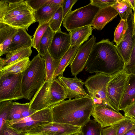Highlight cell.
Masks as SVG:
<instances>
[{"instance_id": "6da1fadb", "label": "cell", "mask_w": 135, "mask_h": 135, "mask_svg": "<svg viewBox=\"0 0 135 135\" xmlns=\"http://www.w3.org/2000/svg\"><path fill=\"white\" fill-rule=\"evenodd\" d=\"M125 64L116 45L108 39L95 43L87 60L85 70L90 73L112 75L124 69Z\"/></svg>"}, {"instance_id": "7a4b0ae2", "label": "cell", "mask_w": 135, "mask_h": 135, "mask_svg": "<svg viewBox=\"0 0 135 135\" xmlns=\"http://www.w3.org/2000/svg\"><path fill=\"white\" fill-rule=\"evenodd\" d=\"M94 107L91 97L64 100L50 107L52 122L82 127L90 119Z\"/></svg>"}, {"instance_id": "3957f363", "label": "cell", "mask_w": 135, "mask_h": 135, "mask_svg": "<svg viewBox=\"0 0 135 135\" xmlns=\"http://www.w3.org/2000/svg\"><path fill=\"white\" fill-rule=\"evenodd\" d=\"M22 89L24 98L30 101L43 85L46 74L44 57L38 54L22 73Z\"/></svg>"}, {"instance_id": "277c9868", "label": "cell", "mask_w": 135, "mask_h": 135, "mask_svg": "<svg viewBox=\"0 0 135 135\" xmlns=\"http://www.w3.org/2000/svg\"><path fill=\"white\" fill-rule=\"evenodd\" d=\"M110 76L96 73L89 77L84 82L94 105H100L113 110L108 102L106 93L107 86Z\"/></svg>"}, {"instance_id": "5b68a950", "label": "cell", "mask_w": 135, "mask_h": 135, "mask_svg": "<svg viewBox=\"0 0 135 135\" xmlns=\"http://www.w3.org/2000/svg\"><path fill=\"white\" fill-rule=\"evenodd\" d=\"M98 7L90 3L84 6L71 11L64 18L63 25L69 31L74 29L91 25Z\"/></svg>"}, {"instance_id": "8992f818", "label": "cell", "mask_w": 135, "mask_h": 135, "mask_svg": "<svg viewBox=\"0 0 135 135\" xmlns=\"http://www.w3.org/2000/svg\"><path fill=\"white\" fill-rule=\"evenodd\" d=\"M129 74L124 69L110 76L107 83L106 93L108 102L113 109L119 112Z\"/></svg>"}, {"instance_id": "52a82bcc", "label": "cell", "mask_w": 135, "mask_h": 135, "mask_svg": "<svg viewBox=\"0 0 135 135\" xmlns=\"http://www.w3.org/2000/svg\"><path fill=\"white\" fill-rule=\"evenodd\" d=\"M52 122L50 107L37 111L27 117L8 121L7 126L18 131L25 133L37 127Z\"/></svg>"}, {"instance_id": "ba28073f", "label": "cell", "mask_w": 135, "mask_h": 135, "mask_svg": "<svg viewBox=\"0 0 135 135\" xmlns=\"http://www.w3.org/2000/svg\"><path fill=\"white\" fill-rule=\"evenodd\" d=\"M22 73L0 76V102L24 98L22 89Z\"/></svg>"}, {"instance_id": "9c48e42d", "label": "cell", "mask_w": 135, "mask_h": 135, "mask_svg": "<svg viewBox=\"0 0 135 135\" xmlns=\"http://www.w3.org/2000/svg\"><path fill=\"white\" fill-rule=\"evenodd\" d=\"M81 127L52 122L35 128L27 132L46 135H73L80 132Z\"/></svg>"}, {"instance_id": "30bf717a", "label": "cell", "mask_w": 135, "mask_h": 135, "mask_svg": "<svg viewBox=\"0 0 135 135\" xmlns=\"http://www.w3.org/2000/svg\"><path fill=\"white\" fill-rule=\"evenodd\" d=\"M127 21L128 27L126 32L120 42L115 45L124 62L125 66L129 61L135 40V34H134L133 13L132 11Z\"/></svg>"}, {"instance_id": "8fae6325", "label": "cell", "mask_w": 135, "mask_h": 135, "mask_svg": "<svg viewBox=\"0 0 135 135\" xmlns=\"http://www.w3.org/2000/svg\"><path fill=\"white\" fill-rule=\"evenodd\" d=\"M91 115L103 128L118 124L126 118L119 112L99 105H94Z\"/></svg>"}, {"instance_id": "7c38bea8", "label": "cell", "mask_w": 135, "mask_h": 135, "mask_svg": "<svg viewBox=\"0 0 135 135\" xmlns=\"http://www.w3.org/2000/svg\"><path fill=\"white\" fill-rule=\"evenodd\" d=\"M33 11L26 0H1L0 22L25 13Z\"/></svg>"}, {"instance_id": "4fadbf2b", "label": "cell", "mask_w": 135, "mask_h": 135, "mask_svg": "<svg viewBox=\"0 0 135 135\" xmlns=\"http://www.w3.org/2000/svg\"><path fill=\"white\" fill-rule=\"evenodd\" d=\"M96 38L92 36L86 42L80 46L70 67L72 75L76 76L82 71L86 64Z\"/></svg>"}, {"instance_id": "5bb4252c", "label": "cell", "mask_w": 135, "mask_h": 135, "mask_svg": "<svg viewBox=\"0 0 135 135\" xmlns=\"http://www.w3.org/2000/svg\"><path fill=\"white\" fill-rule=\"evenodd\" d=\"M70 35L61 31L54 33L48 51L57 60L61 59L70 47Z\"/></svg>"}, {"instance_id": "9a60e30c", "label": "cell", "mask_w": 135, "mask_h": 135, "mask_svg": "<svg viewBox=\"0 0 135 135\" xmlns=\"http://www.w3.org/2000/svg\"><path fill=\"white\" fill-rule=\"evenodd\" d=\"M57 78L64 86L67 98L69 99L90 97L83 87L84 82L76 76L70 78L65 77L62 75L58 76Z\"/></svg>"}, {"instance_id": "2e32d148", "label": "cell", "mask_w": 135, "mask_h": 135, "mask_svg": "<svg viewBox=\"0 0 135 135\" xmlns=\"http://www.w3.org/2000/svg\"><path fill=\"white\" fill-rule=\"evenodd\" d=\"M50 82L45 81L30 101V107L36 111L50 107Z\"/></svg>"}, {"instance_id": "e0dca14e", "label": "cell", "mask_w": 135, "mask_h": 135, "mask_svg": "<svg viewBox=\"0 0 135 135\" xmlns=\"http://www.w3.org/2000/svg\"><path fill=\"white\" fill-rule=\"evenodd\" d=\"M118 14L111 6L100 9L95 16L91 26L94 29L101 30Z\"/></svg>"}, {"instance_id": "ac0fdd59", "label": "cell", "mask_w": 135, "mask_h": 135, "mask_svg": "<svg viewBox=\"0 0 135 135\" xmlns=\"http://www.w3.org/2000/svg\"><path fill=\"white\" fill-rule=\"evenodd\" d=\"M35 22L33 11L23 13L0 22L18 29L26 30Z\"/></svg>"}, {"instance_id": "d6986e66", "label": "cell", "mask_w": 135, "mask_h": 135, "mask_svg": "<svg viewBox=\"0 0 135 135\" xmlns=\"http://www.w3.org/2000/svg\"><path fill=\"white\" fill-rule=\"evenodd\" d=\"M18 29L0 22V56L7 53V50Z\"/></svg>"}, {"instance_id": "ffe728a7", "label": "cell", "mask_w": 135, "mask_h": 135, "mask_svg": "<svg viewBox=\"0 0 135 135\" xmlns=\"http://www.w3.org/2000/svg\"><path fill=\"white\" fill-rule=\"evenodd\" d=\"M135 102V73H130L128 78L119 110H123Z\"/></svg>"}, {"instance_id": "44dd1931", "label": "cell", "mask_w": 135, "mask_h": 135, "mask_svg": "<svg viewBox=\"0 0 135 135\" xmlns=\"http://www.w3.org/2000/svg\"><path fill=\"white\" fill-rule=\"evenodd\" d=\"M32 51L31 47L24 46L6 54L5 58H0V70L4 66L23 59L29 57Z\"/></svg>"}, {"instance_id": "7402d4cb", "label": "cell", "mask_w": 135, "mask_h": 135, "mask_svg": "<svg viewBox=\"0 0 135 135\" xmlns=\"http://www.w3.org/2000/svg\"><path fill=\"white\" fill-rule=\"evenodd\" d=\"M50 82V105L51 106L58 103L67 98L65 89L56 78Z\"/></svg>"}, {"instance_id": "603a6c76", "label": "cell", "mask_w": 135, "mask_h": 135, "mask_svg": "<svg viewBox=\"0 0 135 135\" xmlns=\"http://www.w3.org/2000/svg\"><path fill=\"white\" fill-rule=\"evenodd\" d=\"M93 29L91 25H89L69 31L70 35V47L80 46L87 41L92 35Z\"/></svg>"}, {"instance_id": "cb8c5ba5", "label": "cell", "mask_w": 135, "mask_h": 135, "mask_svg": "<svg viewBox=\"0 0 135 135\" xmlns=\"http://www.w3.org/2000/svg\"><path fill=\"white\" fill-rule=\"evenodd\" d=\"M26 45L32 47L31 36L28 34L26 30L19 29L8 47L7 53Z\"/></svg>"}, {"instance_id": "d4e9b609", "label": "cell", "mask_w": 135, "mask_h": 135, "mask_svg": "<svg viewBox=\"0 0 135 135\" xmlns=\"http://www.w3.org/2000/svg\"><path fill=\"white\" fill-rule=\"evenodd\" d=\"M60 6L54 4H48L34 11L36 22L40 25L50 20Z\"/></svg>"}, {"instance_id": "484cf974", "label": "cell", "mask_w": 135, "mask_h": 135, "mask_svg": "<svg viewBox=\"0 0 135 135\" xmlns=\"http://www.w3.org/2000/svg\"><path fill=\"white\" fill-rule=\"evenodd\" d=\"M80 46L70 47L62 57L55 73L53 79L63 75L66 68L72 62Z\"/></svg>"}, {"instance_id": "4316f807", "label": "cell", "mask_w": 135, "mask_h": 135, "mask_svg": "<svg viewBox=\"0 0 135 135\" xmlns=\"http://www.w3.org/2000/svg\"><path fill=\"white\" fill-rule=\"evenodd\" d=\"M30 61L29 57H27L6 65L0 70V76L6 74L22 73L28 67Z\"/></svg>"}, {"instance_id": "83f0119b", "label": "cell", "mask_w": 135, "mask_h": 135, "mask_svg": "<svg viewBox=\"0 0 135 135\" xmlns=\"http://www.w3.org/2000/svg\"><path fill=\"white\" fill-rule=\"evenodd\" d=\"M46 74V81L49 82L53 80V76L60 61V59L54 58L48 51L44 56Z\"/></svg>"}, {"instance_id": "f1b7e54d", "label": "cell", "mask_w": 135, "mask_h": 135, "mask_svg": "<svg viewBox=\"0 0 135 135\" xmlns=\"http://www.w3.org/2000/svg\"><path fill=\"white\" fill-rule=\"evenodd\" d=\"M103 128L94 119H90L81 127L83 135H102Z\"/></svg>"}, {"instance_id": "f546056e", "label": "cell", "mask_w": 135, "mask_h": 135, "mask_svg": "<svg viewBox=\"0 0 135 135\" xmlns=\"http://www.w3.org/2000/svg\"><path fill=\"white\" fill-rule=\"evenodd\" d=\"M13 102L11 101L0 102V132L7 126L9 116Z\"/></svg>"}, {"instance_id": "4dcf8cb0", "label": "cell", "mask_w": 135, "mask_h": 135, "mask_svg": "<svg viewBox=\"0 0 135 135\" xmlns=\"http://www.w3.org/2000/svg\"><path fill=\"white\" fill-rule=\"evenodd\" d=\"M112 6L118 12L121 20L127 21L132 12V8L128 0H118Z\"/></svg>"}, {"instance_id": "1f68e13d", "label": "cell", "mask_w": 135, "mask_h": 135, "mask_svg": "<svg viewBox=\"0 0 135 135\" xmlns=\"http://www.w3.org/2000/svg\"><path fill=\"white\" fill-rule=\"evenodd\" d=\"M54 33L49 26L47 29L41 40L38 54L42 57L48 51L51 44Z\"/></svg>"}, {"instance_id": "d6a6232c", "label": "cell", "mask_w": 135, "mask_h": 135, "mask_svg": "<svg viewBox=\"0 0 135 135\" xmlns=\"http://www.w3.org/2000/svg\"><path fill=\"white\" fill-rule=\"evenodd\" d=\"M49 21L38 25L33 35L32 38V47L37 50L38 52L39 51L41 40L47 29L49 26Z\"/></svg>"}, {"instance_id": "836d02e7", "label": "cell", "mask_w": 135, "mask_h": 135, "mask_svg": "<svg viewBox=\"0 0 135 135\" xmlns=\"http://www.w3.org/2000/svg\"><path fill=\"white\" fill-rule=\"evenodd\" d=\"M63 19L62 9L61 6L49 21V26L54 33L61 31V26Z\"/></svg>"}, {"instance_id": "e575fe53", "label": "cell", "mask_w": 135, "mask_h": 135, "mask_svg": "<svg viewBox=\"0 0 135 135\" xmlns=\"http://www.w3.org/2000/svg\"><path fill=\"white\" fill-rule=\"evenodd\" d=\"M118 126L117 135H123L135 127V122L132 118L126 117L118 124Z\"/></svg>"}, {"instance_id": "d590c367", "label": "cell", "mask_w": 135, "mask_h": 135, "mask_svg": "<svg viewBox=\"0 0 135 135\" xmlns=\"http://www.w3.org/2000/svg\"><path fill=\"white\" fill-rule=\"evenodd\" d=\"M23 112V103L14 102L9 116L8 122L22 118Z\"/></svg>"}, {"instance_id": "8d00e7d4", "label": "cell", "mask_w": 135, "mask_h": 135, "mask_svg": "<svg viewBox=\"0 0 135 135\" xmlns=\"http://www.w3.org/2000/svg\"><path fill=\"white\" fill-rule=\"evenodd\" d=\"M128 27L127 21L121 20L115 29L114 33L113 41L118 45L123 38Z\"/></svg>"}, {"instance_id": "74e56055", "label": "cell", "mask_w": 135, "mask_h": 135, "mask_svg": "<svg viewBox=\"0 0 135 135\" xmlns=\"http://www.w3.org/2000/svg\"><path fill=\"white\" fill-rule=\"evenodd\" d=\"M124 70L129 74L135 73V40L129 61Z\"/></svg>"}, {"instance_id": "f35d334b", "label": "cell", "mask_w": 135, "mask_h": 135, "mask_svg": "<svg viewBox=\"0 0 135 135\" xmlns=\"http://www.w3.org/2000/svg\"><path fill=\"white\" fill-rule=\"evenodd\" d=\"M27 3L33 10H37L41 7L50 4V0H26Z\"/></svg>"}, {"instance_id": "ab89813d", "label": "cell", "mask_w": 135, "mask_h": 135, "mask_svg": "<svg viewBox=\"0 0 135 135\" xmlns=\"http://www.w3.org/2000/svg\"><path fill=\"white\" fill-rule=\"evenodd\" d=\"M118 0H91L90 3L92 4L97 6L100 9L112 6L118 2Z\"/></svg>"}, {"instance_id": "60d3db41", "label": "cell", "mask_w": 135, "mask_h": 135, "mask_svg": "<svg viewBox=\"0 0 135 135\" xmlns=\"http://www.w3.org/2000/svg\"><path fill=\"white\" fill-rule=\"evenodd\" d=\"M77 1V0H64L61 6L63 10V19L72 11V7Z\"/></svg>"}, {"instance_id": "b9f144b4", "label": "cell", "mask_w": 135, "mask_h": 135, "mask_svg": "<svg viewBox=\"0 0 135 135\" xmlns=\"http://www.w3.org/2000/svg\"><path fill=\"white\" fill-rule=\"evenodd\" d=\"M0 135H25V133L7 126L0 132Z\"/></svg>"}, {"instance_id": "7bdbcfd3", "label": "cell", "mask_w": 135, "mask_h": 135, "mask_svg": "<svg viewBox=\"0 0 135 135\" xmlns=\"http://www.w3.org/2000/svg\"><path fill=\"white\" fill-rule=\"evenodd\" d=\"M118 124L103 128L102 135H117Z\"/></svg>"}, {"instance_id": "ee69618b", "label": "cell", "mask_w": 135, "mask_h": 135, "mask_svg": "<svg viewBox=\"0 0 135 135\" xmlns=\"http://www.w3.org/2000/svg\"><path fill=\"white\" fill-rule=\"evenodd\" d=\"M123 111L125 117L131 118L135 116V102Z\"/></svg>"}, {"instance_id": "f6af8a7d", "label": "cell", "mask_w": 135, "mask_h": 135, "mask_svg": "<svg viewBox=\"0 0 135 135\" xmlns=\"http://www.w3.org/2000/svg\"><path fill=\"white\" fill-rule=\"evenodd\" d=\"M123 135H135V127Z\"/></svg>"}, {"instance_id": "bcb514c9", "label": "cell", "mask_w": 135, "mask_h": 135, "mask_svg": "<svg viewBox=\"0 0 135 135\" xmlns=\"http://www.w3.org/2000/svg\"><path fill=\"white\" fill-rule=\"evenodd\" d=\"M133 11L135 9V0H128Z\"/></svg>"}, {"instance_id": "7dc6e473", "label": "cell", "mask_w": 135, "mask_h": 135, "mask_svg": "<svg viewBox=\"0 0 135 135\" xmlns=\"http://www.w3.org/2000/svg\"><path fill=\"white\" fill-rule=\"evenodd\" d=\"M25 135H46L45 134L41 133H25Z\"/></svg>"}, {"instance_id": "c3c4849f", "label": "cell", "mask_w": 135, "mask_h": 135, "mask_svg": "<svg viewBox=\"0 0 135 135\" xmlns=\"http://www.w3.org/2000/svg\"><path fill=\"white\" fill-rule=\"evenodd\" d=\"M133 23L134 27V34H135V9L133 13Z\"/></svg>"}, {"instance_id": "681fc988", "label": "cell", "mask_w": 135, "mask_h": 135, "mask_svg": "<svg viewBox=\"0 0 135 135\" xmlns=\"http://www.w3.org/2000/svg\"><path fill=\"white\" fill-rule=\"evenodd\" d=\"M73 135H83V134L81 131L80 132L78 133L75 134Z\"/></svg>"}, {"instance_id": "f907efd6", "label": "cell", "mask_w": 135, "mask_h": 135, "mask_svg": "<svg viewBox=\"0 0 135 135\" xmlns=\"http://www.w3.org/2000/svg\"><path fill=\"white\" fill-rule=\"evenodd\" d=\"M131 118L135 122V116Z\"/></svg>"}]
</instances>
